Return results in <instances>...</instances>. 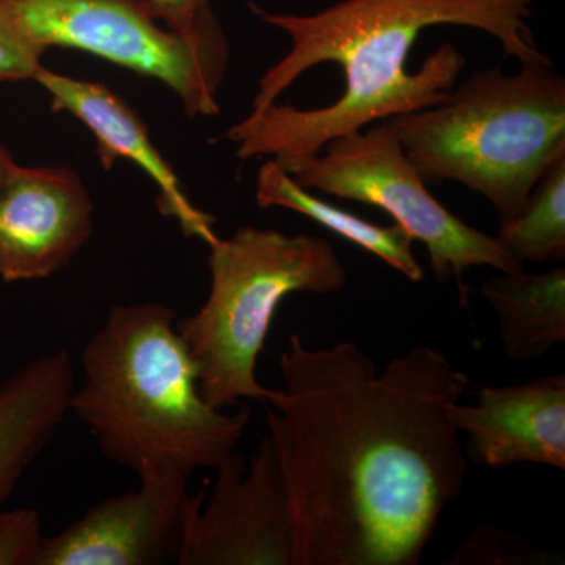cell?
<instances>
[{
    "label": "cell",
    "mask_w": 565,
    "mask_h": 565,
    "mask_svg": "<svg viewBox=\"0 0 565 565\" xmlns=\"http://www.w3.org/2000/svg\"><path fill=\"white\" fill-rule=\"evenodd\" d=\"M267 429L294 533V565H416L468 460L451 408L470 379L418 344L384 370L359 345L280 355Z\"/></svg>",
    "instance_id": "1"
},
{
    "label": "cell",
    "mask_w": 565,
    "mask_h": 565,
    "mask_svg": "<svg viewBox=\"0 0 565 565\" xmlns=\"http://www.w3.org/2000/svg\"><path fill=\"white\" fill-rule=\"evenodd\" d=\"M533 0H341L318 13H253L291 40L258 82L253 110L226 129L237 158L288 162L374 122L437 106L456 87L467 58L445 43L408 73L426 29L462 25L500 41L505 57L550 63L527 18Z\"/></svg>",
    "instance_id": "2"
},
{
    "label": "cell",
    "mask_w": 565,
    "mask_h": 565,
    "mask_svg": "<svg viewBox=\"0 0 565 565\" xmlns=\"http://www.w3.org/2000/svg\"><path fill=\"white\" fill-rule=\"evenodd\" d=\"M82 371L70 414L139 481L163 470H215L250 424L248 408L225 414L204 401L177 318L163 303L111 307L85 344Z\"/></svg>",
    "instance_id": "3"
},
{
    "label": "cell",
    "mask_w": 565,
    "mask_h": 565,
    "mask_svg": "<svg viewBox=\"0 0 565 565\" xmlns=\"http://www.w3.org/2000/svg\"><path fill=\"white\" fill-rule=\"evenodd\" d=\"M392 120L427 185L459 182L511 221L565 156V79L552 62L478 70L444 103Z\"/></svg>",
    "instance_id": "4"
},
{
    "label": "cell",
    "mask_w": 565,
    "mask_h": 565,
    "mask_svg": "<svg viewBox=\"0 0 565 565\" xmlns=\"http://www.w3.org/2000/svg\"><path fill=\"white\" fill-rule=\"evenodd\" d=\"M207 247L206 302L177 321L200 393L218 411L241 399L266 404L273 390L262 385L256 371L282 300L297 292H341L348 270L329 241L303 233L243 226Z\"/></svg>",
    "instance_id": "5"
},
{
    "label": "cell",
    "mask_w": 565,
    "mask_h": 565,
    "mask_svg": "<svg viewBox=\"0 0 565 565\" xmlns=\"http://www.w3.org/2000/svg\"><path fill=\"white\" fill-rule=\"evenodd\" d=\"M0 17L43 52L73 47L161 81L191 118L221 111L230 46L214 13L188 32L167 25L148 0H0Z\"/></svg>",
    "instance_id": "6"
},
{
    "label": "cell",
    "mask_w": 565,
    "mask_h": 565,
    "mask_svg": "<svg viewBox=\"0 0 565 565\" xmlns=\"http://www.w3.org/2000/svg\"><path fill=\"white\" fill-rule=\"evenodd\" d=\"M278 166L308 191L392 215L396 225L427 248L435 280L456 281L462 305L468 299L463 277L473 267L508 274L525 269L494 237L468 225L435 199L405 156L392 118L337 137L313 156Z\"/></svg>",
    "instance_id": "7"
},
{
    "label": "cell",
    "mask_w": 565,
    "mask_h": 565,
    "mask_svg": "<svg viewBox=\"0 0 565 565\" xmlns=\"http://www.w3.org/2000/svg\"><path fill=\"white\" fill-rule=\"evenodd\" d=\"M210 494H191L180 565H294L288 492L269 438L250 462L232 452L215 467Z\"/></svg>",
    "instance_id": "8"
},
{
    "label": "cell",
    "mask_w": 565,
    "mask_h": 565,
    "mask_svg": "<svg viewBox=\"0 0 565 565\" xmlns=\"http://www.w3.org/2000/svg\"><path fill=\"white\" fill-rule=\"evenodd\" d=\"M192 475L163 470L44 539L36 565H156L177 559Z\"/></svg>",
    "instance_id": "9"
},
{
    "label": "cell",
    "mask_w": 565,
    "mask_h": 565,
    "mask_svg": "<svg viewBox=\"0 0 565 565\" xmlns=\"http://www.w3.org/2000/svg\"><path fill=\"white\" fill-rule=\"evenodd\" d=\"M93 228L90 193L73 170L14 163L0 182V278L51 277L68 266Z\"/></svg>",
    "instance_id": "10"
},
{
    "label": "cell",
    "mask_w": 565,
    "mask_h": 565,
    "mask_svg": "<svg viewBox=\"0 0 565 565\" xmlns=\"http://www.w3.org/2000/svg\"><path fill=\"white\" fill-rule=\"evenodd\" d=\"M451 416L465 435V456L476 467L535 463L565 470L564 374L482 386L476 404H456Z\"/></svg>",
    "instance_id": "11"
},
{
    "label": "cell",
    "mask_w": 565,
    "mask_h": 565,
    "mask_svg": "<svg viewBox=\"0 0 565 565\" xmlns=\"http://www.w3.org/2000/svg\"><path fill=\"white\" fill-rule=\"evenodd\" d=\"M33 81L50 93L52 110L66 111L87 126L103 169L110 170L120 159L136 163L158 188L159 210L180 223L185 236L207 245L217 239L214 217L193 206L172 166L152 143L147 125L117 93L103 82L76 79L44 66Z\"/></svg>",
    "instance_id": "12"
},
{
    "label": "cell",
    "mask_w": 565,
    "mask_h": 565,
    "mask_svg": "<svg viewBox=\"0 0 565 565\" xmlns=\"http://www.w3.org/2000/svg\"><path fill=\"white\" fill-rule=\"evenodd\" d=\"M74 388L68 349L35 356L0 382V505L61 429Z\"/></svg>",
    "instance_id": "13"
},
{
    "label": "cell",
    "mask_w": 565,
    "mask_h": 565,
    "mask_svg": "<svg viewBox=\"0 0 565 565\" xmlns=\"http://www.w3.org/2000/svg\"><path fill=\"white\" fill-rule=\"evenodd\" d=\"M493 311L505 356L519 362L542 359L565 343V269L493 275L482 285Z\"/></svg>",
    "instance_id": "14"
},
{
    "label": "cell",
    "mask_w": 565,
    "mask_h": 565,
    "mask_svg": "<svg viewBox=\"0 0 565 565\" xmlns=\"http://www.w3.org/2000/svg\"><path fill=\"white\" fill-rule=\"evenodd\" d=\"M256 203L259 207H282L302 214L384 262L407 280L419 282L424 269L414 253V237L399 225H375L297 184L274 159L264 162L256 178Z\"/></svg>",
    "instance_id": "15"
},
{
    "label": "cell",
    "mask_w": 565,
    "mask_h": 565,
    "mask_svg": "<svg viewBox=\"0 0 565 565\" xmlns=\"http://www.w3.org/2000/svg\"><path fill=\"white\" fill-rule=\"evenodd\" d=\"M500 247L515 262L555 263L565 258V156L534 185L523 211L500 223Z\"/></svg>",
    "instance_id": "16"
},
{
    "label": "cell",
    "mask_w": 565,
    "mask_h": 565,
    "mask_svg": "<svg viewBox=\"0 0 565 565\" xmlns=\"http://www.w3.org/2000/svg\"><path fill=\"white\" fill-rule=\"evenodd\" d=\"M44 539L35 509L0 505V565H36Z\"/></svg>",
    "instance_id": "17"
},
{
    "label": "cell",
    "mask_w": 565,
    "mask_h": 565,
    "mask_svg": "<svg viewBox=\"0 0 565 565\" xmlns=\"http://www.w3.org/2000/svg\"><path fill=\"white\" fill-rule=\"evenodd\" d=\"M533 557L535 553L522 537L500 530H481L456 550L449 564H522Z\"/></svg>",
    "instance_id": "18"
},
{
    "label": "cell",
    "mask_w": 565,
    "mask_h": 565,
    "mask_svg": "<svg viewBox=\"0 0 565 565\" xmlns=\"http://www.w3.org/2000/svg\"><path fill=\"white\" fill-rule=\"evenodd\" d=\"M44 54L0 17V84L35 79Z\"/></svg>",
    "instance_id": "19"
},
{
    "label": "cell",
    "mask_w": 565,
    "mask_h": 565,
    "mask_svg": "<svg viewBox=\"0 0 565 565\" xmlns=\"http://www.w3.org/2000/svg\"><path fill=\"white\" fill-rule=\"evenodd\" d=\"M159 18L177 31H193L211 17L210 0H148Z\"/></svg>",
    "instance_id": "20"
},
{
    "label": "cell",
    "mask_w": 565,
    "mask_h": 565,
    "mask_svg": "<svg viewBox=\"0 0 565 565\" xmlns=\"http://www.w3.org/2000/svg\"><path fill=\"white\" fill-rule=\"evenodd\" d=\"M14 163L17 162L11 158L10 151L0 143V182H2L3 178L13 169Z\"/></svg>",
    "instance_id": "21"
}]
</instances>
